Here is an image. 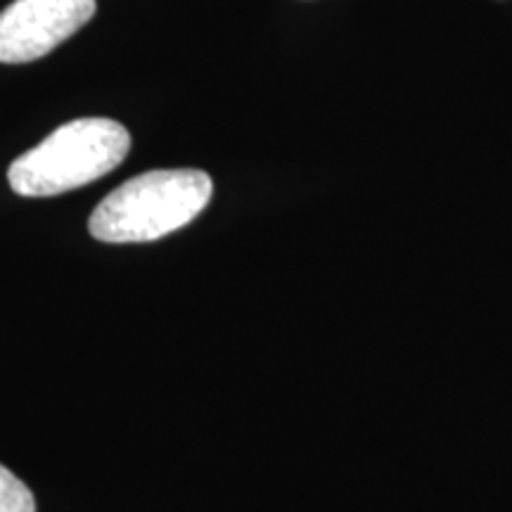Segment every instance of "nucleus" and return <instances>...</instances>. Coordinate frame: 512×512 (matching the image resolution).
Returning <instances> with one entry per match:
<instances>
[{
  "label": "nucleus",
  "mask_w": 512,
  "mask_h": 512,
  "mask_svg": "<svg viewBox=\"0 0 512 512\" xmlns=\"http://www.w3.org/2000/svg\"><path fill=\"white\" fill-rule=\"evenodd\" d=\"M0 512H36L29 486L3 465H0Z\"/></svg>",
  "instance_id": "obj_4"
},
{
  "label": "nucleus",
  "mask_w": 512,
  "mask_h": 512,
  "mask_svg": "<svg viewBox=\"0 0 512 512\" xmlns=\"http://www.w3.org/2000/svg\"><path fill=\"white\" fill-rule=\"evenodd\" d=\"M128 150L131 136L119 121H69L10 164V188L22 197L62 195L110 174Z\"/></svg>",
  "instance_id": "obj_2"
},
{
  "label": "nucleus",
  "mask_w": 512,
  "mask_h": 512,
  "mask_svg": "<svg viewBox=\"0 0 512 512\" xmlns=\"http://www.w3.org/2000/svg\"><path fill=\"white\" fill-rule=\"evenodd\" d=\"M93 15L95 0H15L0 12V62L24 64L48 55Z\"/></svg>",
  "instance_id": "obj_3"
},
{
  "label": "nucleus",
  "mask_w": 512,
  "mask_h": 512,
  "mask_svg": "<svg viewBox=\"0 0 512 512\" xmlns=\"http://www.w3.org/2000/svg\"><path fill=\"white\" fill-rule=\"evenodd\" d=\"M211 178L200 169H157L110 192L88 228L100 242H152L188 226L211 200Z\"/></svg>",
  "instance_id": "obj_1"
}]
</instances>
